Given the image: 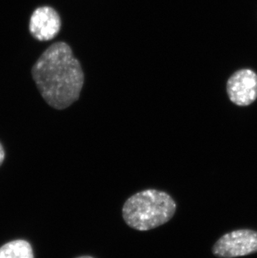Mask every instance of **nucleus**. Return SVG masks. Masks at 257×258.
I'll list each match as a JSON object with an SVG mask.
<instances>
[{
    "mask_svg": "<svg viewBox=\"0 0 257 258\" xmlns=\"http://www.w3.org/2000/svg\"><path fill=\"white\" fill-rule=\"evenodd\" d=\"M76 258H95V257H93V256H78V257H76Z\"/></svg>",
    "mask_w": 257,
    "mask_h": 258,
    "instance_id": "6e6552de",
    "label": "nucleus"
},
{
    "mask_svg": "<svg viewBox=\"0 0 257 258\" xmlns=\"http://www.w3.org/2000/svg\"><path fill=\"white\" fill-rule=\"evenodd\" d=\"M212 252L220 258L247 256L257 252V231L235 230L225 234L214 244Z\"/></svg>",
    "mask_w": 257,
    "mask_h": 258,
    "instance_id": "7ed1b4c3",
    "label": "nucleus"
},
{
    "mask_svg": "<svg viewBox=\"0 0 257 258\" xmlns=\"http://www.w3.org/2000/svg\"><path fill=\"white\" fill-rule=\"evenodd\" d=\"M227 94L231 102L247 106L257 99V75L244 69L233 74L227 81Z\"/></svg>",
    "mask_w": 257,
    "mask_h": 258,
    "instance_id": "20e7f679",
    "label": "nucleus"
},
{
    "mask_svg": "<svg viewBox=\"0 0 257 258\" xmlns=\"http://www.w3.org/2000/svg\"><path fill=\"white\" fill-rule=\"evenodd\" d=\"M5 149L3 147L2 144L0 143V166L2 165L3 162L5 161Z\"/></svg>",
    "mask_w": 257,
    "mask_h": 258,
    "instance_id": "0eeeda50",
    "label": "nucleus"
},
{
    "mask_svg": "<svg viewBox=\"0 0 257 258\" xmlns=\"http://www.w3.org/2000/svg\"><path fill=\"white\" fill-rule=\"evenodd\" d=\"M32 76L42 97L56 110L77 101L84 85L81 64L65 42L48 48L32 68Z\"/></svg>",
    "mask_w": 257,
    "mask_h": 258,
    "instance_id": "f257e3e1",
    "label": "nucleus"
},
{
    "mask_svg": "<svg viewBox=\"0 0 257 258\" xmlns=\"http://www.w3.org/2000/svg\"><path fill=\"white\" fill-rule=\"evenodd\" d=\"M0 258H34V251L29 241L19 239L0 247Z\"/></svg>",
    "mask_w": 257,
    "mask_h": 258,
    "instance_id": "423d86ee",
    "label": "nucleus"
},
{
    "mask_svg": "<svg viewBox=\"0 0 257 258\" xmlns=\"http://www.w3.org/2000/svg\"><path fill=\"white\" fill-rule=\"evenodd\" d=\"M29 32L39 41L51 40L60 31L61 20L53 8L43 6L34 10L29 21Z\"/></svg>",
    "mask_w": 257,
    "mask_h": 258,
    "instance_id": "39448f33",
    "label": "nucleus"
},
{
    "mask_svg": "<svg viewBox=\"0 0 257 258\" xmlns=\"http://www.w3.org/2000/svg\"><path fill=\"white\" fill-rule=\"evenodd\" d=\"M176 208V202L167 192L147 189L134 194L125 201L122 216L131 228L150 231L170 221Z\"/></svg>",
    "mask_w": 257,
    "mask_h": 258,
    "instance_id": "f03ea898",
    "label": "nucleus"
}]
</instances>
